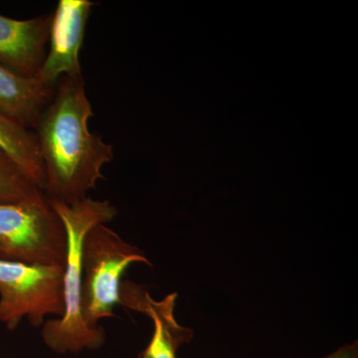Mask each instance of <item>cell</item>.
<instances>
[{"label":"cell","mask_w":358,"mask_h":358,"mask_svg":"<svg viewBox=\"0 0 358 358\" xmlns=\"http://www.w3.org/2000/svg\"><path fill=\"white\" fill-rule=\"evenodd\" d=\"M93 115L83 75L61 77L34 128L48 201L76 203L105 178L102 169L114 159V147L90 131Z\"/></svg>","instance_id":"1"},{"label":"cell","mask_w":358,"mask_h":358,"mask_svg":"<svg viewBox=\"0 0 358 358\" xmlns=\"http://www.w3.org/2000/svg\"><path fill=\"white\" fill-rule=\"evenodd\" d=\"M64 225L67 236V256L64 264L63 294L64 313L62 317L47 320L41 327L45 345L54 352L78 353L98 350L106 343L103 327H89L82 315V248L85 236L94 226L114 220L117 208L108 200L87 197L76 203L49 201Z\"/></svg>","instance_id":"2"},{"label":"cell","mask_w":358,"mask_h":358,"mask_svg":"<svg viewBox=\"0 0 358 358\" xmlns=\"http://www.w3.org/2000/svg\"><path fill=\"white\" fill-rule=\"evenodd\" d=\"M136 263L152 266L143 251L124 241L107 224L94 226L87 233L82 248V315L89 327L115 317L122 277Z\"/></svg>","instance_id":"3"},{"label":"cell","mask_w":358,"mask_h":358,"mask_svg":"<svg viewBox=\"0 0 358 358\" xmlns=\"http://www.w3.org/2000/svg\"><path fill=\"white\" fill-rule=\"evenodd\" d=\"M63 278L64 266L0 258V324L13 331L23 319L40 327L47 317H62Z\"/></svg>","instance_id":"4"},{"label":"cell","mask_w":358,"mask_h":358,"mask_svg":"<svg viewBox=\"0 0 358 358\" xmlns=\"http://www.w3.org/2000/svg\"><path fill=\"white\" fill-rule=\"evenodd\" d=\"M0 250L8 260L64 266V225L46 197L0 203Z\"/></svg>","instance_id":"5"},{"label":"cell","mask_w":358,"mask_h":358,"mask_svg":"<svg viewBox=\"0 0 358 358\" xmlns=\"http://www.w3.org/2000/svg\"><path fill=\"white\" fill-rule=\"evenodd\" d=\"M95 2L60 0L52 14L48 53L36 77L49 86H56L63 76L82 74L80 52Z\"/></svg>","instance_id":"6"},{"label":"cell","mask_w":358,"mask_h":358,"mask_svg":"<svg viewBox=\"0 0 358 358\" xmlns=\"http://www.w3.org/2000/svg\"><path fill=\"white\" fill-rule=\"evenodd\" d=\"M178 293L155 301L148 292L133 282H122L120 305L143 313L152 320L154 334L138 358H176L180 346L189 343L194 333L181 326L174 317Z\"/></svg>","instance_id":"7"},{"label":"cell","mask_w":358,"mask_h":358,"mask_svg":"<svg viewBox=\"0 0 358 358\" xmlns=\"http://www.w3.org/2000/svg\"><path fill=\"white\" fill-rule=\"evenodd\" d=\"M52 15L17 20L0 15V64L16 74L36 77L46 57Z\"/></svg>","instance_id":"8"},{"label":"cell","mask_w":358,"mask_h":358,"mask_svg":"<svg viewBox=\"0 0 358 358\" xmlns=\"http://www.w3.org/2000/svg\"><path fill=\"white\" fill-rule=\"evenodd\" d=\"M55 90L37 77L21 76L0 64V114L26 129L35 128Z\"/></svg>","instance_id":"9"},{"label":"cell","mask_w":358,"mask_h":358,"mask_svg":"<svg viewBox=\"0 0 358 358\" xmlns=\"http://www.w3.org/2000/svg\"><path fill=\"white\" fill-rule=\"evenodd\" d=\"M0 148L15 160L43 192V164L34 131L0 114Z\"/></svg>","instance_id":"10"},{"label":"cell","mask_w":358,"mask_h":358,"mask_svg":"<svg viewBox=\"0 0 358 358\" xmlns=\"http://www.w3.org/2000/svg\"><path fill=\"white\" fill-rule=\"evenodd\" d=\"M44 197L29 174L0 148V203L34 201Z\"/></svg>","instance_id":"11"},{"label":"cell","mask_w":358,"mask_h":358,"mask_svg":"<svg viewBox=\"0 0 358 358\" xmlns=\"http://www.w3.org/2000/svg\"><path fill=\"white\" fill-rule=\"evenodd\" d=\"M324 358H358L357 341H355L352 345H343Z\"/></svg>","instance_id":"12"},{"label":"cell","mask_w":358,"mask_h":358,"mask_svg":"<svg viewBox=\"0 0 358 358\" xmlns=\"http://www.w3.org/2000/svg\"><path fill=\"white\" fill-rule=\"evenodd\" d=\"M0 258L6 259V257H4L3 253H2L1 250H0Z\"/></svg>","instance_id":"13"}]
</instances>
